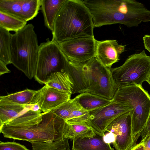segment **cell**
I'll return each instance as SVG.
<instances>
[{"instance_id":"31","label":"cell","mask_w":150,"mask_h":150,"mask_svg":"<svg viewBox=\"0 0 150 150\" xmlns=\"http://www.w3.org/2000/svg\"><path fill=\"white\" fill-rule=\"evenodd\" d=\"M144 150H150V135L146 138L143 142Z\"/></svg>"},{"instance_id":"24","label":"cell","mask_w":150,"mask_h":150,"mask_svg":"<svg viewBox=\"0 0 150 150\" xmlns=\"http://www.w3.org/2000/svg\"><path fill=\"white\" fill-rule=\"evenodd\" d=\"M22 0H0V12L24 21L22 14Z\"/></svg>"},{"instance_id":"17","label":"cell","mask_w":150,"mask_h":150,"mask_svg":"<svg viewBox=\"0 0 150 150\" xmlns=\"http://www.w3.org/2000/svg\"><path fill=\"white\" fill-rule=\"evenodd\" d=\"M75 98L81 107L88 112L104 107L112 100L86 92L81 93Z\"/></svg>"},{"instance_id":"5","label":"cell","mask_w":150,"mask_h":150,"mask_svg":"<svg viewBox=\"0 0 150 150\" xmlns=\"http://www.w3.org/2000/svg\"><path fill=\"white\" fill-rule=\"evenodd\" d=\"M112 100L128 103L133 108L132 136L135 146L149 114L150 96L142 86L134 85L118 88Z\"/></svg>"},{"instance_id":"22","label":"cell","mask_w":150,"mask_h":150,"mask_svg":"<svg viewBox=\"0 0 150 150\" xmlns=\"http://www.w3.org/2000/svg\"><path fill=\"white\" fill-rule=\"evenodd\" d=\"M32 150H69L68 139L63 138L52 142L30 141Z\"/></svg>"},{"instance_id":"16","label":"cell","mask_w":150,"mask_h":150,"mask_svg":"<svg viewBox=\"0 0 150 150\" xmlns=\"http://www.w3.org/2000/svg\"><path fill=\"white\" fill-rule=\"evenodd\" d=\"M96 134L88 122L72 124L66 123L64 138L73 140L76 139L92 137Z\"/></svg>"},{"instance_id":"32","label":"cell","mask_w":150,"mask_h":150,"mask_svg":"<svg viewBox=\"0 0 150 150\" xmlns=\"http://www.w3.org/2000/svg\"><path fill=\"white\" fill-rule=\"evenodd\" d=\"M131 150H144V147L142 142L137 144Z\"/></svg>"},{"instance_id":"11","label":"cell","mask_w":150,"mask_h":150,"mask_svg":"<svg viewBox=\"0 0 150 150\" xmlns=\"http://www.w3.org/2000/svg\"><path fill=\"white\" fill-rule=\"evenodd\" d=\"M71 95L45 85L37 91L31 104H38L43 112L49 111L70 100Z\"/></svg>"},{"instance_id":"2","label":"cell","mask_w":150,"mask_h":150,"mask_svg":"<svg viewBox=\"0 0 150 150\" xmlns=\"http://www.w3.org/2000/svg\"><path fill=\"white\" fill-rule=\"evenodd\" d=\"M66 72L73 83L72 94L88 93L112 100L118 89L111 69L96 57L84 63L69 60Z\"/></svg>"},{"instance_id":"10","label":"cell","mask_w":150,"mask_h":150,"mask_svg":"<svg viewBox=\"0 0 150 150\" xmlns=\"http://www.w3.org/2000/svg\"><path fill=\"white\" fill-rule=\"evenodd\" d=\"M96 40L85 37L64 41L59 43L68 60L84 63L96 57Z\"/></svg>"},{"instance_id":"1","label":"cell","mask_w":150,"mask_h":150,"mask_svg":"<svg viewBox=\"0 0 150 150\" xmlns=\"http://www.w3.org/2000/svg\"><path fill=\"white\" fill-rule=\"evenodd\" d=\"M29 110L0 127L4 137L30 142H52L64 138L66 122L51 111Z\"/></svg>"},{"instance_id":"8","label":"cell","mask_w":150,"mask_h":150,"mask_svg":"<svg viewBox=\"0 0 150 150\" xmlns=\"http://www.w3.org/2000/svg\"><path fill=\"white\" fill-rule=\"evenodd\" d=\"M132 110L133 108L128 103L112 100L108 105L89 112L88 122L96 134L103 137L106 128L113 120L119 116Z\"/></svg>"},{"instance_id":"23","label":"cell","mask_w":150,"mask_h":150,"mask_svg":"<svg viewBox=\"0 0 150 150\" xmlns=\"http://www.w3.org/2000/svg\"><path fill=\"white\" fill-rule=\"evenodd\" d=\"M27 22L0 12V27L15 32L22 29L27 25Z\"/></svg>"},{"instance_id":"9","label":"cell","mask_w":150,"mask_h":150,"mask_svg":"<svg viewBox=\"0 0 150 150\" xmlns=\"http://www.w3.org/2000/svg\"><path fill=\"white\" fill-rule=\"evenodd\" d=\"M132 111L117 117L105 129V132H111L114 136L112 144L116 150H131L135 146L132 136Z\"/></svg>"},{"instance_id":"3","label":"cell","mask_w":150,"mask_h":150,"mask_svg":"<svg viewBox=\"0 0 150 150\" xmlns=\"http://www.w3.org/2000/svg\"><path fill=\"white\" fill-rule=\"evenodd\" d=\"M92 17L82 0H67L55 19L52 40L59 43L85 37L94 38Z\"/></svg>"},{"instance_id":"18","label":"cell","mask_w":150,"mask_h":150,"mask_svg":"<svg viewBox=\"0 0 150 150\" xmlns=\"http://www.w3.org/2000/svg\"><path fill=\"white\" fill-rule=\"evenodd\" d=\"M45 85L59 91L72 94L73 83L66 72H56L53 74Z\"/></svg>"},{"instance_id":"30","label":"cell","mask_w":150,"mask_h":150,"mask_svg":"<svg viewBox=\"0 0 150 150\" xmlns=\"http://www.w3.org/2000/svg\"><path fill=\"white\" fill-rule=\"evenodd\" d=\"M7 65L0 60V75L10 72V71L7 68Z\"/></svg>"},{"instance_id":"27","label":"cell","mask_w":150,"mask_h":150,"mask_svg":"<svg viewBox=\"0 0 150 150\" xmlns=\"http://www.w3.org/2000/svg\"><path fill=\"white\" fill-rule=\"evenodd\" d=\"M150 135V111L146 122L140 135L142 139L141 142Z\"/></svg>"},{"instance_id":"14","label":"cell","mask_w":150,"mask_h":150,"mask_svg":"<svg viewBox=\"0 0 150 150\" xmlns=\"http://www.w3.org/2000/svg\"><path fill=\"white\" fill-rule=\"evenodd\" d=\"M67 0H41V10L45 26L52 32L60 9Z\"/></svg>"},{"instance_id":"15","label":"cell","mask_w":150,"mask_h":150,"mask_svg":"<svg viewBox=\"0 0 150 150\" xmlns=\"http://www.w3.org/2000/svg\"><path fill=\"white\" fill-rule=\"evenodd\" d=\"M72 141V150H114L110 144L104 141L103 136L97 134L93 137L76 139Z\"/></svg>"},{"instance_id":"4","label":"cell","mask_w":150,"mask_h":150,"mask_svg":"<svg viewBox=\"0 0 150 150\" xmlns=\"http://www.w3.org/2000/svg\"><path fill=\"white\" fill-rule=\"evenodd\" d=\"M34 28L28 24L11 37V64L30 79L36 74L39 47Z\"/></svg>"},{"instance_id":"12","label":"cell","mask_w":150,"mask_h":150,"mask_svg":"<svg viewBox=\"0 0 150 150\" xmlns=\"http://www.w3.org/2000/svg\"><path fill=\"white\" fill-rule=\"evenodd\" d=\"M125 46L119 44L116 40H96V57L105 67L111 69L112 64L119 60Z\"/></svg>"},{"instance_id":"26","label":"cell","mask_w":150,"mask_h":150,"mask_svg":"<svg viewBox=\"0 0 150 150\" xmlns=\"http://www.w3.org/2000/svg\"><path fill=\"white\" fill-rule=\"evenodd\" d=\"M0 150H29L24 146L13 142H0Z\"/></svg>"},{"instance_id":"28","label":"cell","mask_w":150,"mask_h":150,"mask_svg":"<svg viewBox=\"0 0 150 150\" xmlns=\"http://www.w3.org/2000/svg\"><path fill=\"white\" fill-rule=\"evenodd\" d=\"M104 141L107 143H112L115 141V137L113 134L111 132H108L103 137Z\"/></svg>"},{"instance_id":"13","label":"cell","mask_w":150,"mask_h":150,"mask_svg":"<svg viewBox=\"0 0 150 150\" xmlns=\"http://www.w3.org/2000/svg\"><path fill=\"white\" fill-rule=\"evenodd\" d=\"M68 124L88 122L89 112L85 110L75 98L50 111Z\"/></svg>"},{"instance_id":"7","label":"cell","mask_w":150,"mask_h":150,"mask_svg":"<svg viewBox=\"0 0 150 150\" xmlns=\"http://www.w3.org/2000/svg\"><path fill=\"white\" fill-rule=\"evenodd\" d=\"M111 71L118 88L134 85L142 86L150 74V56L144 50L129 56L122 65L111 68Z\"/></svg>"},{"instance_id":"25","label":"cell","mask_w":150,"mask_h":150,"mask_svg":"<svg viewBox=\"0 0 150 150\" xmlns=\"http://www.w3.org/2000/svg\"><path fill=\"white\" fill-rule=\"evenodd\" d=\"M41 7V0H22V14L24 20L27 22L38 14Z\"/></svg>"},{"instance_id":"20","label":"cell","mask_w":150,"mask_h":150,"mask_svg":"<svg viewBox=\"0 0 150 150\" xmlns=\"http://www.w3.org/2000/svg\"><path fill=\"white\" fill-rule=\"evenodd\" d=\"M37 92L26 89L24 90L0 97V101L10 102L19 105L31 104L33 98Z\"/></svg>"},{"instance_id":"19","label":"cell","mask_w":150,"mask_h":150,"mask_svg":"<svg viewBox=\"0 0 150 150\" xmlns=\"http://www.w3.org/2000/svg\"><path fill=\"white\" fill-rule=\"evenodd\" d=\"M28 110L25 105L0 101V126Z\"/></svg>"},{"instance_id":"6","label":"cell","mask_w":150,"mask_h":150,"mask_svg":"<svg viewBox=\"0 0 150 150\" xmlns=\"http://www.w3.org/2000/svg\"><path fill=\"white\" fill-rule=\"evenodd\" d=\"M69 60L58 43L47 39L39 45L37 70L34 77L40 84H45L56 72H66Z\"/></svg>"},{"instance_id":"21","label":"cell","mask_w":150,"mask_h":150,"mask_svg":"<svg viewBox=\"0 0 150 150\" xmlns=\"http://www.w3.org/2000/svg\"><path fill=\"white\" fill-rule=\"evenodd\" d=\"M10 32L0 27V60L11 64V37Z\"/></svg>"},{"instance_id":"33","label":"cell","mask_w":150,"mask_h":150,"mask_svg":"<svg viewBox=\"0 0 150 150\" xmlns=\"http://www.w3.org/2000/svg\"><path fill=\"white\" fill-rule=\"evenodd\" d=\"M150 85V74L147 80L146 81Z\"/></svg>"},{"instance_id":"29","label":"cell","mask_w":150,"mask_h":150,"mask_svg":"<svg viewBox=\"0 0 150 150\" xmlns=\"http://www.w3.org/2000/svg\"><path fill=\"white\" fill-rule=\"evenodd\" d=\"M145 48L150 53V35H145L143 38Z\"/></svg>"}]
</instances>
